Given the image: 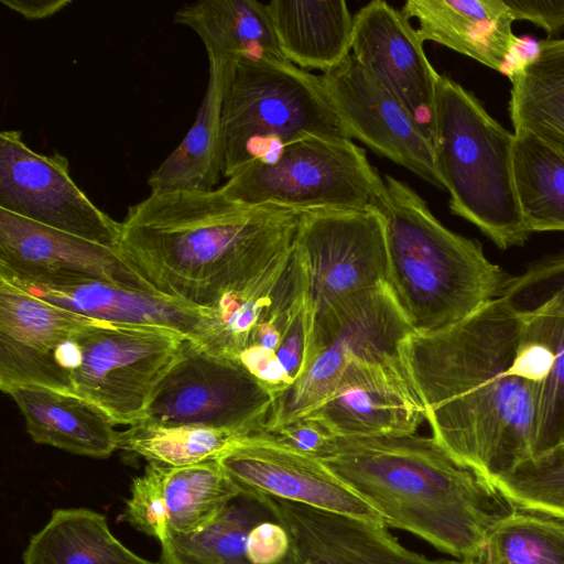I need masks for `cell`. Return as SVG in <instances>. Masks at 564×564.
<instances>
[{
    "instance_id": "6da1fadb",
    "label": "cell",
    "mask_w": 564,
    "mask_h": 564,
    "mask_svg": "<svg viewBox=\"0 0 564 564\" xmlns=\"http://www.w3.org/2000/svg\"><path fill=\"white\" fill-rule=\"evenodd\" d=\"M401 361L432 437L492 481L532 459L544 351L499 296L448 327L411 332Z\"/></svg>"
},
{
    "instance_id": "7a4b0ae2",
    "label": "cell",
    "mask_w": 564,
    "mask_h": 564,
    "mask_svg": "<svg viewBox=\"0 0 564 564\" xmlns=\"http://www.w3.org/2000/svg\"><path fill=\"white\" fill-rule=\"evenodd\" d=\"M300 215L238 203L221 187L151 192L128 208L118 249L159 293L214 311L291 250Z\"/></svg>"
},
{
    "instance_id": "3957f363",
    "label": "cell",
    "mask_w": 564,
    "mask_h": 564,
    "mask_svg": "<svg viewBox=\"0 0 564 564\" xmlns=\"http://www.w3.org/2000/svg\"><path fill=\"white\" fill-rule=\"evenodd\" d=\"M317 459L382 518L470 561L517 506L433 437L333 436Z\"/></svg>"
},
{
    "instance_id": "277c9868",
    "label": "cell",
    "mask_w": 564,
    "mask_h": 564,
    "mask_svg": "<svg viewBox=\"0 0 564 564\" xmlns=\"http://www.w3.org/2000/svg\"><path fill=\"white\" fill-rule=\"evenodd\" d=\"M388 285L413 332L448 327L500 296L508 279L479 241L445 227L406 183L384 176Z\"/></svg>"
},
{
    "instance_id": "5b68a950",
    "label": "cell",
    "mask_w": 564,
    "mask_h": 564,
    "mask_svg": "<svg viewBox=\"0 0 564 564\" xmlns=\"http://www.w3.org/2000/svg\"><path fill=\"white\" fill-rule=\"evenodd\" d=\"M514 133L460 84L440 74L435 96V164L452 214L475 225L500 249L529 237L513 181Z\"/></svg>"
},
{
    "instance_id": "8992f818",
    "label": "cell",
    "mask_w": 564,
    "mask_h": 564,
    "mask_svg": "<svg viewBox=\"0 0 564 564\" xmlns=\"http://www.w3.org/2000/svg\"><path fill=\"white\" fill-rule=\"evenodd\" d=\"M224 176L306 135L349 139L321 80L289 61L240 59L221 112Z\"/></svg>"
},
{
    "instance_id": "52a82bcc",
    "label": "cell",
    "mask_w": 564,
    "mask_h": 564,
    "mask_svg": "<svg viewBox=\"0 0 564 564\" xmlns=\"http://www.w3.org/2000/svg\"><path fill=\"white\" fill-rule=\"evenodd\" d=\"M186 339L162 327L89 318L59 348L57 360L73 392L97 404L116 424L132 426L143 420Z\"/></svg>"
},
{
    "instance_id": "ba28073f",
    "label": "cell",
    "mask_w": 564,
    "mask_h": 564,
    "mask_svg": "<svg viewBox=\"0 0 564 564\" xmlns=\"http://www.w3.org/2000/svg\"><path fill=\"white\" fill-rule=\"evenodd\" d=\"M246 205L292 209H364L376 207L386 183L352 140L306 135L276 154L250 162L221 186Z\"/></svg>"
},
{
    "instance_id": "9c48e42d",
    "label": "cell",
    "mask_w": 564,
    "mask_h": 564,
    "mask_svg": "<svg viewBox=\"0 0 564 564\" xmlns=\"http://www.w3.org/2000/svg\"><path fill=\"white\" fill-rule=\"evenodd\" d=\"M411 332L388 284L315 315L307 367L274 398L261 433L305 417L329 400L354 360L400 359V345Z\"/></svg>"
},
{
    "instance_id": "30bf717a",
    "label": "cell",
    "mask_w": 564,
    "mask_h": 564,
    "mask_svg": "<svg viewBox=\"0 0 564 564\" xmlns=\"http://www.w3.org/2000/svg\"><path fill=\"white\" fill-rule=\"evenodd\" d=\"M273 400L238 359L186 339L140 423L199 425L249 437L262 431Z\"/></svg>"
},
{
    "instance_id": "8fae6325",
    "label": "cell",
    "mask_w": 564,
    "mask_h": 564,
    "mask_svg": "<svg viewBox=\"0 0 564 564\" xmlns=\"http://www.w3.org/2000/svg\"><path fill=\"white\" fill-rule=\"evenodd\" d=\"M294 242L315 315L388 284L386 221L376 207L301 212Z\"/></svg>"
},
{
    "instance_id": "7c38bea8",
    "label": "cell",
    "mask_w": 564,
    "mask_h": 564,
    "mask_svg": "<svg viewBox=\"0 0 564 564\" xmlns=\"http://www.w3.org/2000/svg\"><path fill=\"white\" fill-rule=\"evenodd\" d=\"M0 208L95 243L119 246L120 223L78 187L68 160L35 152L18 130L0 133Z\"/></svg>"
},
{
    "instance_id": "4fadbf2b",
    "label": "cell",
    "mask_w": 564,
    "mask_h": 564,
    "mask_svg": "<svg viewBox=\"0 0 564 564\" xmlns=\"http://www.w3.org/2000/svg\"><path fill=\"white\" fill-rule=\"evenodd\" d=\"M0 278L17 285L102 281L159 293L120 253L0 208Z\"/></svg>"
},
{
    "instance_id": "5bb4252c",
    "label": "cell",
    "mask_w": 564,
    "mask_h": 564,
    "mask_svg": "<svg viewBox=\"0 0 564 564\" xmlns=\"http://www.w3.org/2000/svg\"><path fill=\"white\" fill-rule=\"evenodd\" d=\"M323 87L349 137L445 189L432 141L404 105L379 84L351 53L321 75Z\"/></svg>"
},
{
    "instance_id": "9a60e30c",
    "label": "cell",
    "mask_w": 564,
    "mask_h": 564,
    "mask_svg": "<svg viewBox=\"0 0 564 564\" xmlns=\"http://www.w3.org/2000/svg\"><path fill=\"white\" fill-rule=\"evenodd\" d=\"M423 43L410 20L387 1H370L354 15L351 55L404 105L433 143L440 73Z\"/></svg>"
},
{
    "instance_id": "2e32d148",
    "label": "cell",
    "mask_w": 564,
    "mask_h": 564,
    "mask_svg": "<svg viewBox=\"0 0 564 564\" xmlns=\"http://www.w3.org/2000/svg\"><path fill=\"white\" fill-rule=\"evenodd\" d=\"M218 460L241 490L386 527L379 513L317 458L282 448L260 435L239 441Z\"/></svg>"
},
{
    "instance_id": "e0dca14e",
    "label": "cell",
    "mask_w": 564,
    "mask_h": 564,
    "mask_svg": "<svg viewBox=\"0 0 564 564\" xmlns=\"http://www.w3.org/2000/svg\"><path fill=\"white\" fill-rule=\"evenodd\" d=\"M87 321L0 278L1 390L39 384L73 392L57 352Z\"/></svg>"
},
{
    "instance_id": "ac0fdd59",
    "label": "cell",
    "mask_w": 564,
    "mask_h": 564,
    "mask_svg": "<svg viewBox=\"0 0 564 564\" xmlns=\"http://www.w3.org/2000/svg\"><path fill=\"white\" fill-rule=\"evenodd\" d=\"M335 436L414 434L423 410L400 360H354L335 394L307 416Z\"/></svg>"
},
{
    "instance_id": "d6986e66",
    "label": "cell",
    "mask_w": 564,
    "mask_h": 564,
    "mask_svg": "<svg viewBox=\"0 0 564 564\" xmlns=\"http://www.w3.org/2000/svg\"><path fill=\"white\" fill-rule=\"evenodd\" d=\"M18 286L39 299L93 319L174 330L220 355V326L213 310L102 281L65 286Z\"/></svg>"
},
{
    "instance_id": "ffe728a7",
    "label": "cell",
    "mask_w": 564,
    "mask_h": 564,
    "mask_svg": "<svg viewBox=\"0 0 564 564\" xmlns=\"http://www.w3.org/2000/svg\"><path fill=\"white\" fill-rule=\"evenodd\" d=\"M314 318L307 272L294 242L289 276L238 356L274 398L304 373Z\"/></svg>"
},
{
    "instance_id": "44dd1931",
    "label": "cell",
    "mask_w": 564,
    "mask_h": 564,
    "mask_svg": "<svg viewBox=\"0 0 564 564\" xmlns=\"http://www.w3.org/2000/svg\"><path fill=\"white\" fill-rule=\"evenodd\" d=\"M275 502L292 540L294 564H470L414 553L387 527L296 502Z\"/></svg>"
},
{
    "instance_id": "7402d4cb",
    "label": "cell",
    "mask_w": 564,
    "mask_h": 564,
    "mask_svg": "<svg viewBox=\"0 0 564 564\" xmlns=\"http://www.w3.org/2000/svg\"><path fill=\"white\" fill-rule=\"evenodd\" d=\"M401 12L416 20L423 42L446 46L501 74L520 41L503 0H408Z\"/></svg>"
},
{
    "instance_id": "603a6c76",
    "label": "cell",
    "mask_w": 564,
    "mask_h": 564,
    "mask_svg": "<svg viewBox=\"0 0 564 564\" xmlns=\"http://www.w3.org/2000/svg\"><path fill=\"white\" fill-rule=\"evenodd\" d=\"M31 438L65 452L108 458L118 449L116 422L94 402L75 392L39 384L8 388Z\"/></svg>"
},
{
    "instance_id": "cb8c5ba5",
    "label": "cell",
    "mask_w": 564,
    "mask_h": 564,
    "mask_svg": "<svg viewBox=\"0 0 564 564\" xmlns=\"http://www.w3.org/2000/svg\"><path fill=\"white\" fill-rule=\"evenodd\" d=\"M209 61L206 91L182 142L149 176L151 192L212 191L224 176L221 112L238 63Z\"/></svg>"
},
{
    "instance_id": "d4e9b609",
    "label": "cell",
    "mask_w": 564,
    "mask_h": 564,
    "mask_svg": "<svg viewBox=\"0 0 564 564\" xmlns=\"http://www.w3.org/2000/svg\"><path fill=\"white\" fill-rule=\"evenodd\" d=\"M268 4L283 56L297 67L330 72L351 53L354 15L344 0H273Z\"/></svg>"
},
{
    "instance_id": "484cf974",
    "label": "cell",
    "mask_w": 564,
    "mask_h": 564,
    "mask_svg": "<svg viewBox=\"0 0 564 564\" xmlns=\"http://www.w3.org/2000/svg\"><path fill=\"white\" fill-rule=\"evenodd\" d=\"M173 20L199 36L208 59L288 61L280 51L267 3L199 0L181 7Z\"/></svg>"
},
{
    "instance_id": "4316f807",
    "label": "cell",
    "mask_w": 564,
    "mask_h": 564,
    "mask_svg": "<svg viewBox=\"0 0 564 564\" xmlns=\"http://www.w3.org/2000/svg\"><path fill=\"white\" fill-rule=\"evenodd\" d=\"M23 564H160L132 552L93 509H54L22 553Z\"/></svg>"
},
{
    "instance_id": "83f0119b",
    "label": "cell",
    "mask_w": 564,
    "mask_h": 564,
    "mask_svg": "<svg viewBox=\"0 0 564 564\" xmlns=\"http://www.w3.org/2000/svg\"><path fill=\"white\" fill-rule=\"evenodd\" d=\"M274 498L241 490L203 531L161 542L160 564H250L252 528L275 516Z\"/></svg>"
},
{
    "instance_id": "f1b7e54d",
    "label": "cell",
    "mask_w": 564,
    "mask_h": 564,
    "mask_svg": "<svg viewBox=\"0 0 564 564\" xmlns=\"http://www.w3.org/2000/svg\"><path fill=\"white\" fill-rule=\"evenodd\" d=\"M509 79L513 131H529L564 153V37L541 40L536 56Z\"/></svg>"
},
{
    "instance_id": "f546056e",
    "label": "cell",
    "mask_w": 564,
    "mask_h": 564,
    "mask_svg": "<svg viewBox=\"0 0 564 564\" xmlns=\"http://www.w3.org/2000/svg\"><path fill=\"white\" fill-rule=\"evenodd\" d=\"M513 133V181L528 232H564V153L529 131Z\"/></svg>"
},
{
    "instance_id": "4dcf8cb0",
    "label": "cell",
    "mask_w": 564,
    "mask_h": 564,
    "mask_svg": "<svg viewBox=\"0 0 564 564\" xmlns=\"http://www.w3.org/2000/svg\"><path fill=\"white\" fill-rule=\"evenodd\" d=\"M240 491L218 458L186 466H167L165 505L169 536L203 531Z\"/></svg>"
},
{
    "instance_id": "1f68e13d",
    "label": "cell",
    "mask_w": 564,
    "mask_h": 564,
    "mask_svg": "<svg viewBox=\"0 0 564 564\" xmlns=\"http://www.w3.org/2000/svg\"><path fill=\"white\" fill-rule=\"evenodd\" d=\"M524 316L532 323L544 350L534 395L532 459H536L564 445V312L542 307Z\"/></svg>"
},
{
    "instance_id": "d6a6232c",
    "label": "cell",
    "mask_w": 564,
    "mask_h": 564,
    "mask_svg": "<svg viewBox=\"0 0 564 564\" xmlns=\"http://www.w3.org/2000/svg\"><path fill=\"white\" fill-rule=\"evenodd\" d=\"M470 564H564V517L517 507L487 536Z\"/></svg>"
},
{
    "instance_id": "836d02e7",
    "label": "cell",
    "mask_w": 564,
    "mask_h": 564,
    "mask_svg": "<svg viewBox=\"0 0 564 564\" xmlns=\"http://www.w3.org/2000/svg\"><path fill=\"white\" fill-rule=\"evenodd\" d=\"M243 438L207 426L138 423L119 433L118 449L147 462L178 467L216 459Z\"/></svg>"
},
{
    "instance_id": "e575fe53",
    "label": "cell",
    "mask_w": 564,
    "mask_h": 564,
    "mask_svg": "<svg viewBox=\"0 0 564 564\" xmlns=\"http://www.w3.org/2000/svg\"><path fill=\"white\" fill-rule=\"evenodd\" d=\"M517 507L564 517V452L525 462L494 480Z\"/></svg>"
},
{
    "instance_id": "d590c367",
    "label": "cell",
    "mask_w": 564,
    "mask_h": 564,
    "mask_svg": "<svg viewBox=\"0 0 564 564\" xmlns=\"http://www.w3.org/2000/svg\"><path fill=\"white\" fill-rule=\"evenodd\" d=\"M500 297L518 315L542 307L564 312V250L531 263L524 272L508 278Z\"/></svg>"
},
{
    "instance_id": "8d00e7d4",
    "label": "cell",
    "mask_w": 564,
    "mask_h": 564,
    "mask_svg": "<svg viewBox=\"0 0 564 564\" xmlns=\"http://www.w3.org/2000/svg\"><path fill=\"white\" fill-rule=\"evenodd\" d=\"M162 464L148 462L142 475L133 478L131 497L119 516L121 521L159 542L167 539L165 477Z\"/></svg>"
},
{
    "instance_id": "74e56055",
    "label": "cell",
    "mask_w": 564,
    "mask_h": 564,
    "mask_svg": "<svg viewBox=\"0 0 564 564\" xmlns=\"http://www.w3.org/2000/svg\"><path fill=\"white\" fill-rule=\"evenodd\" d=\"M256 435L282 448L314 458L322 455L334 436L318 422L308 417H302Z\"/></svg>"
},
{
    "instance_id": "f35d334b",
    "label": "cell",
    "mask_w": 564,
    "mask_h": 564,
    "mask_svg": "<svg viewBox=\"0 0 564 564\" xmlns=\"http://www.w3.org/2000/svg\"><path fill=\"white\" fill-rule=\"evenodd\" d=\"M513 21L524 20L549 34L564 29V0H503Z\"/></svg>"
},
{
    "instance_id": "ab89813d",
    "label": "cell",
    "mask_w": 564,
    "mask_h": 564,
    "mask_svg": "<svg viewBox=\"0 0 564 564\" xmlns=\"http://www.w3.org/2000/svg\"><path fill=\"white\" fill-rule=\"evenodd\" d=\"M10 10L21 14L26 20H43L55 15L67 6L69 0H1Z\"/></svg>"
},
{
    "instance_id": "60d3db41",
    "label": "cell",
    "mask_w": 564,
    "mask_h": 564,
    "mask_svg": "<svg viewBox=\"0 0 564 564\" xmlns=\"http://www.w3.org/2000/svg\"><path fill=\"white\" fill-rule=\"evenodd\" d=\"M556 451H562V452H564V445H563V446H561V447H560L558 449H556ZM554 452H555V451H554Z\"/></svg>"
}]
</instances>
